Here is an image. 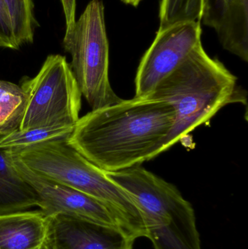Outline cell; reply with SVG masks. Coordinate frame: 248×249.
<instances>
[{
	"label": "cell",
	"instance_id": "obj_1",
	"mask_svg": "<svg viewBox=\"0 0 248 249\" xmlns=\"http://www.w3.org/2000/svg\"><path fill=\"white\" fill-rule=\"evenodd\" d=\"M175 119L168 102L135 96L90 111L66 142L105 172H116L160 155Z\"/></svg>",
	"mask_w": 248,
	"mask_h": 249
},
{
	"label": "cell",
	"instance_id": "obj_2",
	"mask_svg": "<svg viewBox=\"0 0 248 249\" xmlns=\"http://www.w3.org/2000/svg\"><path fill=\"white\" fill-rule=\"evenodd\" d=\"M147 97L168 102L176 114L160 154L208 122L224 107L243 99L237 77L221 61L211 58L202 44Z\"/></svg>",
	"mask_w": 248,
	"mask_h": 249
},
{
	"label": "cell",
	"instance_id": "obj_3",
	"mask_svg": "<svg viewBox=\"0 0 248 249\" xmlns=\"http://www.w3.org/2000/svg\"><path fill=\"white\" fill-rule=\"evenodd\" d=\"M66 139L12 152L33 172L106 204L113 212L120 231L131 239L147 236L141 213L126 192L112 181L105 171L69 146Z\"/></svg>",
	"mask_w": 248,
	"mask_h": 249
},
{
	"label": "cell",
	"instance_id": "obj_4",
	"mask_svg": "<svg viewBox=\"0 0 248 249\" xmlns=\"http://www.w3.org/2000/svg\"><path fill=\"white\" fill-rule=\"evenodd\" d=\"M105 173L135 203L154 249H201L193 208L176 186L141 165Z\"/></svg>",
	"mask_w": 248,
	"mask_h": 249
},
{
	"label": "cell",
	"instance_id": "obj_5",
	"mask_svg": "<svg viewBox=\"0 0 248 249\" xmlns=\"http://www.w3.org/2000/svg\"><path fill=\"white\" fill-rule=\"evenodd\" d=\"M64 46L71 55L70 67L82 96L92 110L122 100L109 81V40L100 0H90L74 26L66 30Z\"/></svg>",
	"mask_w": 248,
	"mask_h": 249
},
{
	"label": "cell",
	"instance_id": "obj_6",
	"mask_svg": "<svg viewBox=\"0 0 248 249\" xmlns=\"http://www.w3.org/2000/svg\"><path fill=\"white\" fill-rule=\"evenodd\" d=\"M24 115L19 130L74 126L80 119L82 93L66 57L50 55L33 78L23 77Z\"/></svg>",
	"mask_w": 248,
	"mask_h": 249
},
{
	"label": "cell",
	"instance_id": "obj_7",
	"mask_svg": "<svg viewBox=\"0 0 248 249\" xmlns=\"http://www.w3.org/2000/svg\"><path fill=\"white\" fill-rule=\"evenodd\" d=\"M199 22L179 23L158 30L140 61L135 78V97H147L202 44Z\"/></svg>",
	"mask_w": 248,
	"mask_h": 249
},
{
	"label": "cell",
	"instance_id": "obj_8",
	"mask_svg": "<svg viewBox=\"0 0 248 249\" xmlns=\"http://www.w3.org/2000/svg\"><path fill=\"white\" fill-rule=\"evenodd\" d=\"M10 152L16 170L34 192L36 206L45 216L65 214L119 228L113 212L106 204L33 172L16 153Z\"/></svg>",
	"mask_w": 248,
	"mask_h": 249
},
{
	"label": "cell",
	"instance_id": "obj_9",
	"mask_svg": "<svg viewBox=\"0 0 248 249\" xmlns=\"http://www.w3.org/2000/svg\"><path fill=\"white\" fill-rule=\"evenodd\" d=\"M42 249H132L133 240L119 228L65 214L46 216Z\"/></svg>",
	"mask_w": 248,
	"mask_h": 249
},
{
	"label": "cell",
	"instance_id": "obj_10",
	"mask_svg": "<svg viewBox=\"0 0 248 249\" xmlns=\"http://www.w3.org/2000/svg\"><path fill=\"white\" fill-rule=\"evenodd\" d=\"M202 22L226 51L248 62V0H205Z\"/></svg>",
	"mask_w": 248,
	"mask_h": 249
},
{
	"label": "cell",
	"instance_id": "obj_11",
	"mask_svg": "<svg viewBox=\"0 0 248 249\" xmlns=\"http://www.w3.org/2000/svg\"><path fill=\"white\" fill-rule=\"evenodd\" d=\"M47 228L40 210L0 215V249H42Z\"/></svg>",
	"mask_w": 248,
	"mask_h": 249
},
{
	"label": "cell",
	"instance_id": "obj_12",
	"mask_svg": "<svg viewBox=\"0 0 248 249\" xmlns=\"http://www.w3.org/2000/svg\"><path fill=\"white\" fill-rule=\"evenodd\" d=\"M34 206L36 195L16 170L11 152L0 148V215L24 212Z\"/></svg>",
	"mask_w": 248,
	"mask_h": 249
},
{
	"label": "cell",
	"instance_id": "obj_13",
	"mask_svg": "<svg viewBox=\"0 0 248 249\" xmlns=\"http://www.w3.org/2000/svg\"><path fill=\"white\" fill-rule=\"evenodd\" d=\"M26 105V94L20 86L0 80V136L19 130Z\"/></svg>",
	"mask_w": 248,
	"mask_h": 249
},
{
	"label": "cell",
	"instance_id": "obj_14",
	"mask_svg": "<svg viewBox=\"0 0 248 249\" xmlns=\"http://www.w3.org/2000/svg\"><path fill=\"white\" fill-rule=\"evenodd\" d=\"M74 127L59 125L17 130L0 137V148L17 152L44 142L66 139Z\"/></svg>",
	"mask_w": 248,
	"mask_h": 249
},
{
	"label": "cell",
	"instance_id": "obj_15",
	"mask_svg": "<svg viewBox=\"0 0 248 249\" xmlns=\"http://www.w3.org/2000/svg\"><path fill=\"white\" fill-rule=\"evenodd\" d=\"M205 0H160L158 30L179 23L202 21Z\"/></svg>",
	"mask_w": 248,
	"mask_h": 249
},
{
	"label": "cell",
	"instance_id": "obj_16",
	"mask_svg": "<svg viewBox=\"0 0 248 249\" xmlns=\"http://www.w3.org/2000/svg\"><path fill=\"white\" fill-rule=\"evenodd\" d=\"M11 16L15 36L19 46L32 43L35 19L32 0H5Z\"/></svg>",
	"mask_w": 248,
	"mask_h": 249
},
{
	"label": "cell",
	"instance_id": "obj_17",
	"mask_svg": "<svg viewBox=\"0 0 248 249\" xmlns=\"http://www.w3.org/2000/svg\"><path fill=\"white\" fill-rule=\"evenodd\" d=\"M0 48H20L15 36L11 16L5 0H0Z\"/></svg>",
	"mask_w": 248,
	"mask_h": 249
},
{
	"label": "cell",
	"instance_id": "obj_18",
	"mask_svg": "<svg viewBox=\"0 0 248 249\" xmlns=\"http://www.w3.org/2000/svg\"><path fill=\"white\" fill-rule=\"evenodd\" d=\"M66 18V29L69 30L76 21V0H61Z\"/></svg>",
	"mask_w": 248,
	"mask_h": 249
},
{
	"label": "cell",
	"instance_id": "obj_19",
	"mask_svg": "<svg viewBox=\"0 0 248 249\" xmlns=\"http://www.w3.org/2000/svg\"><path fill=\"white\" fill-rule=\"evenodd\" d=\"M121 1H123L125 4H129V5L137 7L141 2V0H121Z\"/></svg>",
	"mask_w": 248,
	"mask_h": 249
}]
</instances>
